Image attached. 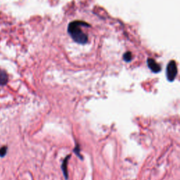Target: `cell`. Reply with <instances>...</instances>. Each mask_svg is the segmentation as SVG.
Listing matches in <instances>:
<instances>
[{
    "label": "cell",
    "instance_id": "obj_1",
    "mask_svg": "<svg viewBox=\"0 0 180 180\" xmlns=\"http://www.w3.org/2000/svg\"><path fill=\"white\" fill-rule=\"evenodd\" d=\"M82 26L90 28L91 26L87 22L82 21H72L69 23L68 26V32L73 41L76 43L84 44L88 42V36L82 31L81 28Z\"/></svg>",
    "mask_w": 180,
    "mask_h": 180
},
{
    "label": "cell",
    "instance_id": "obj_2",
    "mask_svg": "<svg viewBox=\"0 0 180 180\" xmlns=\"http://www.w3.org/2000/svg\"><path fill=\"white\" fill-rule=\"evenodd\" d=\"M177 75V66L175 61H170L166 68V76L170 82L175 80Z\"/></svg>",
    "mask_w": 180,
    "mask_h": 180
},
{
    "label": "cell",
    "instance_id": "obj_3",
    "mask_svg": "<svg viewBox=\"0 0 180 180\" xmlns=\"http://www.w3.org/2000/svg\"><path fill=\"white\" fill-rule=\"evenodd\" d=\"M147 64H148V66L151 71L155 73H159L161 71L160 65L154 59H151V58L148 59V60H147Z\"/></svg>",
    "mask_w": 180,
    "mask_h": 180
},
{
    "label": "cell",
    "instance_id": "obj_4",
    "mask_svg": "<svg viewBox=\"0 0 180 180\" xmlns=\"http://www.w3.org/2000/svg\"><path fill=\"white\" fill-rule=\"evenodd\" d=\"M71 155H69L68 156H67V157L64 159V160H63V163H62L61 165V169L63 170V175H64V177H65V179H68V170H67V163H68V161L69 158H71Z\"/></svg>",
    "mask_w": 180,
    "mask_h": 180
},
{
    "label": "cell",
    "instance_id": "obj_5",
    "mask_svg": "<svg viewBox=\"0 0 180 180\" xmlns=\"http://www.w3.org/2000/svg\"><path fill=\"white\" fill-rule=\"evenodd\" d=\"M8 82V75L4 71L0 70V85H4Z\"/></svg>",
    "mask_w": 180,
    "mask_h": 180
},
{
    "label": "cell",
    "instance_id": "obj_6",
    "mask_svg": "<svg viewBox=\"0 0 180 180\" xmlns=\"http://www.w3.org/2000/svg\"><path fill=\"white\" fill-rule=\"evenodd\" d=\"M123 60L127 62V63L130 62L132 60V54L130 51H127L126 53L123 54Z\"/></svg>",
    "mask_w": 180,
    "mask_h": 180
},
{
    "label": "cell",
    "instance_id": "obj_7",
    "mask_svg": "<svg viewBox=\"0 0 180 180\" xmlns=\"http://www.w3.org/2000/svg\"><path fill=\"white\" fill-rule=\"evenodd\" d=\"M80 151V146H79V145H76V146H75L74 149H73V151H74L75 154H76L77 156L80 158V159H82L83 158L82 157V156H81Z\"/></svg>",
    "mask_w": 180,
    "mask_h": 180
},
{
    "label": "cell",
    "instance_id": "obj_8",
    "mask_svg": "<svg viewBox=\"0 0 180 180\" xmlns=\"http://www.w3.org/2000/svg\"><path fill=\"white\" fill-rule=\"evenodd\" d=\"M7 152V147L3 146L0 148V156L1 157H4Z\"/></svg>",
    "mask_w": 180,
    "mask_h": 180
}]
</instances>
